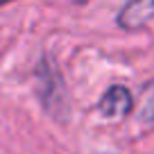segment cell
<instances>
[{"instance_id":"obj_3","label":"cell","mask_w":154,"mask_h":154,"mask_svg":"<svg viewBox=\"0 0 154 154\" xmlns=\"http://www.w3.org/2000/svg\"><path fill=\"white\" fill-rule=\"evenodd\" d=\"M138 118L143 122H154V79L147 82L140 91V106H138Z\"/></svg>"},{"instance_id":"obj_1","label":"cell","mask_w":154,"mask_h":154,"mask_svg":"<svg viewBox=\"0 0 154 154\" xmlns=\"http://www.w3.org/2000/svg\"><path fill=\"white\" fill-rule=\"evenodd\" d=\"M97 109L106 120H120V118L129 116V111L134 109V97L127 86H111L102 95Z\"/></svg>"},{"instance_id":"obj_2","label":"cell","mask_w":154,"mask_h":154,"mask_svg":"<svg viewBox=\"0 0 154 154\" xmlns=\"http://www.w3.org/2000/svg\"><path fill=\"white\" fill-rule=\"evenodd\" d=\"M154 18V0H129L118 14V25L125 29H138Z\"/></svg>"},{"instance_id":"obj_4","label":"cell","mask_w":154,"mask_h":154,"mask_svg":"<svg viewBox=\"0 0 154 154\" xmlns=\"http://www.w3.org/2000/svg\"><path fill=\"white\" fill-rule=\"evenodd\" d=\"M7 2H14V0H0V5H7Z\"/></svg>"}]
</instances>
